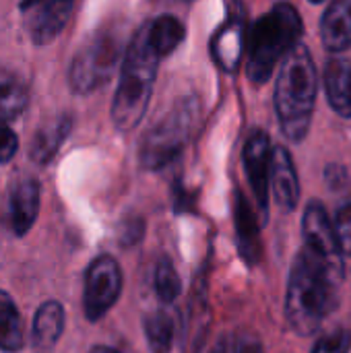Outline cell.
<instances>
[{
	"mask_svg": "<svg viewBox=\"0 0 351 353\" xmlns=\"http://www.w3.org/2000/svg\"><path fill=\"white\" fill-rule=\"evenodd\" d=\"M343 271L327 263L317 250L304 246L292 267L285 314L298 335H314L323 321L337 308Z\"/></svg>",
	"mask_w": 351,
	"mask_h": 353,
	"instance_id": "cell-1",
	"label": "cell"
},
{
	"mask_svg": "<svg viewBox=\"0 0 351 353\" xmlns=\"http://www.w3.org/2000/svg\"><path fill=\"white\" fill-rule=\"evenodd\" d=\"M161 56L151 43L149 23L134 31L120 70V83L112 103V120L118 130H132L145 116Z\"/></svg>",
	"mask_w": 351,
	"mask_h": 353,
	"instance_id": "cell-2",
	"label": "cell"
},
{
	"mask_svg": "<svg viewBox=\"0 0 351 353\" xmlns=\"http://www.w3.org/2000/svg\"><path fill=\"white\" fill-rule=\"evenodd\" d=\"M317 64L306 46H296L283 60L275 85V110L283 134L300 143L310 130L317 103Z\"/></svg>",
	"mask_w": 351,
	"mask_h": 353,
	"instance_id": "cell-3",
	"label": "cell"
},
{
	"mask_svg": "<svg viewBox=\"0 0 351 353\" xmlns=\"http://www.w3.org/2000/svg\"><path fill=\"white\" fill-rule=\"evenodd\" d=\"M304 23L298 10L288 4H275L267 14L254 21L248 35V62L246 74L254 85L271 79L275 66L290 56L302 37Z\"/></svg>",
	"mask_w": 351,
	"mask_h": 353,
	"instance_id": "cell-4",
	"label": "cell"
},
{
	"mask_svg": "<svg viewBox=\"0 0 351 353\" xmlns=\"http://www.w3.org/2000/svg\"><path fill=\"white\" fill-rule=\"evenodd\" d=\"M199 118V101L194 97H184L174 103L170 112L145 134L141 143V165L145 170H161L172 163L184 149Z\"/></svg>",
	"mask_w": 351,
	"mask_h": 353,
	"instance_id": "cell-5",
	"label": "cell"
},
{
	"mask_svg": "<svg viewBox=\"0 0 351 353\" xmlns=\"http://www.w3.org/2000/svg\"><path fill=\"white\" fill-rule=\"evenodd\" d=\"M122 54V39L116 29H99L77 52L70 64V87L79 95L99 89L116 70Z\"/></svg>",
	"mask_w": 351,
	"mask_h": 353,
	"instance_id": "cell-6",
	"label": "cell"
},
{
	"mask_svg": "<svg viewBox=\"0 0 351 353\" xmlns=\"http://www.w3.org/2000/svg\"><path fill=\"white\" fill-rule=\"evenodd\" d=\"M122 292V271L120 265L103 254L97 256L85 275V294H83V308L85 316L95 323L99 321L120 298Z\"/></svg>",
	"mask_w": 351,
	"mask_h": 353,
	"instance_id": "cell-7",
	"label": "cell"
},
{
	"mask_svg": "<svg viewBox=\"0 0 351 353\" xmlns=\"http://www.w3.org/2000/svg\"><path fill=\"white\" fill-rule=\"evenodd\" d=\"M271 141L261 128H254L244 145V168L263 217H269V184H271Z\"/></svg>",
	"mask_w": 351,
	"mask_h": 353,
	"instance_id": "cell-8",
	"label": "cell"
},
{
	"mask_svg": "<svg viewBox=\"0 0 351 353\" xmlns=\"http://www.w3.org/2000/svg\"><path fill=\"white\" fill-rule=\"evenodd\" d=\"M244 37H246V10L242 2L234 0L228 19L211 39V56L221 70L225 72L238 70L240 58L244 54Z\"/></svg>",
	"mask_w": 351,
	"mask_h": 353,
	"instance_id": "cell-9",
	"label": "cell"
},
{
	"mask_svg": "<svg viewBox=\"0 0 351 353\" xmlns=\"http://www.w3.org/2000/svg\"><path fill=\"white\" fill-rule=\"evenodd\" d=\"M306 246L317 250L327 263H331L335 269L343 271V252L335 234V225L327 213V209L319 203L312 201L304 209V221H302Z\"/></svg>",
	"mask_w": 351,
	"mask_h": 353,
	"instance_id": "cell-10",
	"label": "cell"
},
{
	"mask_svg": "<svg viewBox=\"0 0 351 353\" xmlns=\"http://www.w3.org/2000/svg\"><path fill=\"white\" fill-rule=\"evenodd\" d=\"M74 0H39L27 8V31L35 46L52 43L70 21Z\"/></svg>",
	"mask_w": 351,
	"mask_h": 353,
	"instance_id": "cell-11",
	"label": "cell"
},
{
	"mask_svg": "<svg viewBox=\"0 0 351 353\" xmlns=\"http://www.w3.org/2000/svg\"><path fill=\"white\" fill-rule=\"evenodd\" d=\"M234 225H236V240L242 259L248 265H257L263 254L261 230L254 211L250 209V203L242 190H236L234 196Z\"/></svg>",
	"mask_w": 351,
	"mask_h": 353,
	"instance_id": "cell-12",
	"label": "cell"
},
{
	"mask_svg": "<svg viewBox=\"0 0 351 353\" xmlns=\"http://www.w3.org/2000/svg\"><path fill=\"white\" fill-rule=\"evenodd\" d=\"M271 186L277 203L285 211H294L300 199V182L294 159L285 147H273L271 153Z\"/></svg>",
	"mask_w": 351,
	"mask_h": 353,
	"instance_id": "cell-13",
	"label": "cell"
},
{
	"mask_svg": "<svg viewBox=\"0 0 351 353\" xmlns=\"http://www.w3.org/2000/svg\"><path fill=\"white\" fill-rule=\"evenodd\" d=\"M37 213H39V184L33 178H25L10 192V201H8L10 230L17 236L27 234L33 221L37 219Z\"/></svg>",
	"mask_w": 351,
	"mask_h": 353,
	"instance_id": "cell-14",
	"label": "cell"
},
{
	"mask_svg": "<svg viewBox=\"0 0 351 353\" xmlns=\"http://www.w3.org/2000/svg\"><path fill=\"white\" fill-rule=\"evenodd\" d=\"M321 37L329 52L351 48V0H335L321 21Z\"/></svg>",
	"mask_w": 351,
	"mask_h": 353,
	"instance_id": "cell-15",
	"label": "cell"
},
{
	"mask_svg": "<svg viewBox=\"0 0 351 353\" xmlns=\"http://www.w3.org/2000/svg\"><path fill=\"white\" fill-rule=\"evenodd\" d=\"M325 91L329 105L341 116L351 118V62L333 58L325 68Z\"/></svg>",
	"mask_w": 351,
	"mask_h": 353,
	"instance_id": "cell-16",
	"label": "cell"
},
{
	"mask_svg": "<svg viewBox=\"0 0 351 353\" xmlns=\"http://www.w3.org/2000/svg\"><path fill=\"white\" fill-rule=\"evenodd\" d=\"M62 331H64L62 304L56 300L41 304L33 319V347L39 353H48L58 343Z\"/></svg>",
	"mask_w": 351,
	"mask_h": 353,
	"instance_id": "cell-17",
	"label": "cell"
},
{
	"mask_svg": "<svg viewBox=\"0 0 351 353\" xmlns=\"http://www.w3.org/2000/svg\"><path fill=\"white\" fill-rule=\"evenodd\" d=\"M29 93L21 77L0 68V122H10L27 108Z\"/></svg>",
	"mask_w": 351,
	"mask_h": 353,
	"instance_id": "cell-18",
	"label": "cell"
},
{
	"mask_svg": "<svg viewBox=\"0 0 351 353\" xmlns=\"http://www.w3.org/2000/svg\"><path fill=\"white\" fill-rule=\"evenodd\" d=\"M70 126H72V120L68 116H60L52 124L37 130V134L31 143V159L35 163H48L56 155V151L64 143V139L68 137Z\"/></svg>",
	"mask_w": 351,
	"mask_h": 353,
	"instance_id": "cell-19",
	"label": "cell"
},
{
	"mask_svg": "<svg viewBox=\"0 0 351 353\" xmlns=\"http://www.w3.org/2000/svg\"><path fill=\"white\" fill-rule=\"evenodd\" d=\"M23 343H25V333H23L21 314L12 298L0 292V350L14 353L23 347Z\"/></svg>",
	"mask_w": 351,
	"mask_h": 353,
	"instance_id": "cell-20",
	"label": "cell"
},
{
	"mask_svg": "<svg viewBox=\"0 0 351 353\" xmlns=\"http://www.w3.org/2000/svg\"><path fill=\"white\" fill-rule=\"evenodd\" d=\"M149 37L157 54L163 58L170 56L182 43L186 31L180 19H176L174 14H161L155 21H149Z\"/></svg>",
	"mask_w": 351,
	"mask_h": 353,
	"instance_id": "cell-21",
	"label": "cell"
},
{
	"mask_svg": "<svg viewBox=\"0 0 351 353\" xmlns=\"http://www.w3.org/2000/svg\"><path fill=\"white\" fill-rule=\"evenodd\" d=\"M143 327L151 353H170L174 343V321L166 310L151 312L145 319Z\"/></svg>",
	"mask_w": 351,
	"mask_h": 353,
	"instance_id": "cell-22",
	"label": "cell"
},
{
	"mask_svg": "<svg viewBox=\"0 0 351 353\" xmlns=\"http://www.w3.org/2000/svg\"><path fill=\"white\" fill-rule=\"evenodd\" d=\"M155 292H157L159 300L166 304H172L182 292L180 275L170 259H161L155 269Z\"/></svg>",
	"mask_w": 351,
	"mask_h": 353,
	"instance_id": "cell-23",
	"label": "cell"
},
{
	"mask_svg": "<svg viewBox=\"0 0 351 353\" xmlns=\"http://www.w3.org/2000/svg\"><path fill=\"white\" fill-rule=\"evenodd\" d=\"M333 225H335V234H337L343 256H351V194L339 205Z\"/></svg>",
	"mask_w": 351,
	"mask_h": 353,
	"instance_id": "cell-24",
	"label": "cell"
},
{
	"mask_svg": "<svg viewBox=\"0 0 351 353\" xmlns=\"http://www.w3.org/2000/svg\"><path fill=\"white\" fill-rule=\"evenodd\" d=\"M351 350V331L337 329L325 337H321L314 345L312 353H350Z\"/></svg>",
	"mask_w": 351,
	"mask_h": 353,
	"instance_id": "cell-25",
	"label": "cell"
},
{
	"mask_svg": "<svg viewBox=\"0 0 351 353\" xmlns=\"http://www.w3.org/2000/svg\"><path fill=\"white\" fill-rule=\"evenodd\" d=\"M17 149H19L17 134L4 122H0V165L6 163V161H10L14 157Z\"/></svg>",
	"mask_w": 351,
	"mask_h": 353,
	"instance_id": "cell-26",
	"label": "cell"
},
{
	"mask_svg": "<svg viewBox=\"0 0 351 353\" xmlns=\"http://www.w3.org/2000/svg\"><path fill=\"white\" fill-rule=\"evenodd\" d=\"M234 353H265V347L259 341V337H254V335H242V337L236 339Z\"/></svg>",
	"mask_w": 351,
	"mask_h": 353,
	"instance_id": "cell-27",
	"label": "cell"
},
{
	"mask_svg": "<svg viewBox=\"0 0 351 353\" xmlns=\"http://www.w3.org/2000/svg\"><path fill=\"white\" fill-rule=\"evenodd\" d=\"M203 353H228L225 341H223L221 337H219V339H215V341H213V343H211V345H209V347H207Z\"/></svg>",
	"mask_w": 351,
	"mask_h": 353,
	"instance_id": "cell-28",
	"label": "cell"
},
{
	"mask_svg": "<svg viewBox=\"0 0 351 353\" xmlns=\"http://www.w3.org/2000/svg\"><path fill=\"white\" fill-rule=\"evenodd\" d=\"M91 353H120L118 350H114V347H108V345H95Z\"/></svg>",
	"mask_w": 351,
	"mask_h": 353,
	"instance_id": "cell-29",
	"label": "cell"
},
{
	"mask_svg": "<svg viewBox=\"0 0 351 353\" xmlns=\"http://www.w3.org/2000/svg\"><path fill=\"white\" fill-rule=\"evenodd\" d=\"M37 2H39V0H21V10L25 12L27 8H31V6H33V4H37Z\"/></svg>",
	"mask_w": 351,
	"mask_h": 353,
	"instance_id": "cell-30",
	"label": "cell"
},
{
	"mask_svg": "<svg viewBox=\"0 0 351 353\" xmlns=\"http://www.w3.org/2000/svg\"><path fill=\"white\" fill-rule=\"evenodd\" d=\"M310 2H323V0H310Z\"/></svg>",
	"mask_w": 351,
	"mask_h": 353,
	"instance_id": "cell-31",
	"label": "cell"
}]
</instances>
